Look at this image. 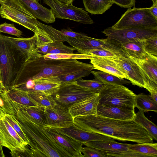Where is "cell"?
Listing matches in <instances>:
<instances>
[{
  "label": "cell",
  "mask_w": 157,
  "mask_h": 157,
  "mask_svg": "<svg viewBox=\"0 0 157 157\" xmlns=\"http://www.w3.org/2000/svg\"><path fill=\"white\" fill-rule=\"evenodd\" d=\"M88 69L95 68L91 64L76 59H44L35 52L24 58L10 87L20 88L29 81Z\"/></svg>",
  "instance_id": "6da1fadb"
},
{
  "label": "cell",
  "mask_w": 157,
  "mask_h": 157,
  "mask_svg": "<svg viewBox=\"0 0 157 157\" xmlns=\"http://www.w3.org/2000/svg\"><path fill=\"white\" fill-rule=\"evenodd\" d=\"M73 119L74 125L81 130L120 141L141 144L153 143V140L145 129L134 120H117L97 115L78 116Z\"/></svg>",
  "instance_id": "7a4b0ae2"
},
{
  "label": "cell",
  "mask_w": 157,
  "mask_h": 157,
  "mask_svg": "<svg viewBox=\"0 0 157 157\" xmlns=\"http://www.w3.org/2000/svg\"><path fill=\"white\" fill-rule=\"evenodd\" d=\"M4 103L3 112L16 118L29 142L30 157H62L61 149L49 139L43 126L17 108L11 99L5 100Z\"/></svg>",
  "instance_id": "3957f363"
},
{
  "label": "cell",
  "mask_w": 157,
  "mask_h": 157,
  "mask_svg": "<svg viewBox=\"0 0 157 157\" xmlns=\"http://www.w3.org/2000/svg\"><path fill=\"white\" fill-rule=\"evenodd\" d=\"M24 59L6 36L0 34V82L2 89L10 87Z\"/></svg>",
  "instance_id": "277c9868"
},
{
  "label": "cell",
  "mask_w": 157,
  "mask_h": 157,
  "mask_svg": "<svg viewBox=\"0 0 157 157\" xmlns=\"http://www.w3.org/2000/svg\"><path fill=\"white\" fill-rule=\"evenodd\" d=\"M98 94L99 103L101 104L135 111L136 94L123 85H104Z\"/></svg>",
  "instance_id": "5b68a950"
},
{
  "label": "cell",
  "mask_w": 157,
  "mask_h": 157,
  "mask_svg": "<svg viewBox=\"0 0 157 157\" xmlns=\"http://www.w3.org/2000/svg\"><path fill=\"white\" fill-rule=\"evenodd\" d=\"M116 29L128 28L141 29H157V19L148 8H128L119 20L113 26Z\"/></svg>",
  "instance_id": "8992f818"
},
{
  "label": "cell",
  "mask_w": 157,
  "mask_h": 157,
  "mask_svg": "<svg viewBox=\"0 0 157 157\" xmlns=\"http://www.w3.org/2000/svg\"><path fill=\"white\" fill-rule=\"evenodd\" d=\"M1 17L21 25L34 33L39 30L38 21L17 0H7L0 7Z\"/></svg>",
  "instance_id": "52a82bcc"
},
{
  "label": "cell",
  "mask_w": 157,
  "mask_h": 157,
  "mask_svg": "<svg viewBox=\"0 0 157 157\" xmlns=\"http://www.w3.org/2000/svg\"><path fill=\"white\" fill-rule=\"evenodd\" d=\"M98 93L79 85L75 81L61 84L52 96L57 104L68 108L74 104Z\"/></svg>",
  "instance_id": "ba28073f"
},
{
  "label": "cell",
  "mask_w": 157,
  "mask_h": 157,
  "mask_svg": "<svg viewBox=\"0 0 157 157\" xmlns=\"http://www.w3.org/2000/svg\"><path fill=\"white\" fill-rule=\"evenodd\" d=\"M102 33L110 41L120 47L121 44L123 43L157 37V29H116L111 27L105 29Z\"/></svg>",
  "instance_id": "9c48e42d"
},
{
  "label": "cell",
  "mask_w": 157,
  "mask_h": 157,
  "mask_svg": "<svg viewBox=\"0 0 157 157\" xmlns=\"http://www.w3.org/2000/svg\"><path fill=\"white\" fill-rule=\"evenodd\" d=\"M43 2L50 7L55 18L70 20L83 24L94 23L88 12L82 8L59 0H43Z\"/></svg>",
  "instance_id": "30bf717a"
},
{
  "label": "cell",
  "mask_w": 157,
  "mask_h": 157,
  "mask_svg": "<svg viewBox=\"0 0 157 157\" xmlns=\"http://www.w3.org/2000/svg\"><path fill=\"white\" fill-rule=\"evenodd\" d=\"M0 143L10 151L12 157H24L27 145L4 117L0 119Z\"/></svg>",
  "instance_id": "8fae6325"
},
{
  "label": "cell",
  "mask_w": 157,
  "mask_h": 157,
  "mask_svg": "<svg viewBox=\"0 0 157 157\" xmlns=\"http://www.w3.org/2000/svg\"><path fill=\"white\" fill-rule=\"evenodd\" d=\"M68 42L80 54H84L86 52L94 49H105L119 53L124 56H126L120 47L107 38L96 39L85 35L81 38L68 37Z\"/></svg>",
  "instance_id": "7c38bea8"
},
{
  "label": "cell",
  "mask_w": 157,
  "mask_h": 157,
  "mask_svg": "<svg viewBox=\"0 0 157 157\" xmlns=\"http://www.w3.org/2000/svg\"><path fill=\"white\" fill-rule=\"evenodd\" d=\"M44 110L47 122V128H65L74 125L73 118L67 108L57 104L53 107L44 108Z\"/></svg>",
  "instance_id": "4fadbf2b"
},
{
  "label": "cell",
  "mask_w": 157,
  "mask_h": 157,
  "mask_svg": "<svg viewBox=\"0 0 157 157\" xmlns=\"http://www.w3.org/2000/svg\"><path fill=\"white\" fill-rule=\"evenodd\" d=\"M120 67L125 73L127 79L134 85L145 88L146 82L141 68L129 57L122 56L107 57Z\"/></svg>",
  "instance_id": "5bb4252c"
},
{
  "label": "cell",
  "mask_w": 157,
  "mask_h": 157,
  "mask_svg": "<svg viewBox=\"0 0 157 157\" xmlns=\"http://www.w3.org/2000/svg\"><path fill=\"white\" fill-rule=\"evenodd\" d=\"M141 69L146 82L145 89L157 90V57L148 54L144 58L129 57Z\"/></svg>",
  "instance_id": "9a60e30c"
},
{
  "label": "cell",
  "mask_w": 157,
  "mask_h": 157,
  "mask_svg": "<svg viewBox=\"0 0 157 157\" xmlns=\"http://www.w3.org/2000/svg\"><path fill=\"white\" fill-rule=\"evenodd\" d=\"M56 131L82 143L95 141H115L113 139L103 135L79 129L74 124L65 128L53 129Z\"/></svg>",
  "instance_id": "2e32d148"
},
{
  "label": "cell",
  "mask_w": 157,
  "mask_h": 157,
  "mask_svg": "<svg viewBox=\"0 0 157 157\" xmlns=\"http://www.w3.org/2000/svg\"><path fill=\"white\" fill-rule=\"evenodd\" d=\"M44 128L55 141L68 152L72 157H84L81 151L82 143L60 134L53 129Z\"/></svg>",
  "instance_id": "e0dca14e"
},
{
  "label": "cell",
  "mask_w": 157,
  "mask_h": 157,
  "mask_svg": "<svg viewBox=\"0 0 157 157\" xmlns=\"http://www.w3.org/2000/svg\"><path fill=\"white\" fill-rule=\"evenodd\" d=\"M98 93L95 95L77 102L68 108L72 117L90 115H96L99 103Z\"/></svg>",
  "instance_id": "ac0fdd59"
},
{
  "label": "cell",
  "mask_w": 157,
  "mask_h": 157,
  "mask_svg": "<svg viewBox=\"0 0 157 157\" xmlns=\"http://www.w3.org/2000/svg\"><path fill=\"white\" fill-rule=\"evenodd\" d=\"M135 113V111L124 109L113 105L98 103L96 115L111 119L129 120H133Z\"/></svg>",
  "instance_id": "d6986e66"
},
{
  "label": "cell",
  "mask_w": 157,
  "mask_h": 157,
  "mask_svg": "<svg viewBox=\"0 0 157 157\" xmlns=\"http://www.w3.org/2000/svg\"><path fill=\"white\" fill-rule=\"evenodd\" d=\"M83 144L102 151L107 157H114L116 155L128 150L129 144L119 143L115 141H95L83 143Z\"/></svg>",
  "instance_id": "ffe728a7"
},
{
  "label": "cell",
  "mask_w": 157,
  "mask_h": 157,
  "mask_svg": "<svg viewBox=\"0 0 157 157\" xmlns=\"http://www.w3.org/2000/svg\"><path fill=\"white\" fill-rule=\"evenodd\" d=\"M60 85V82L40 78L29 81L21 87L17 88L41 92L52 95L57 91Z\"/></svg>",
  "instance_id": "44dd1931"
},
{
  "label": "cell",
  "mask_w": 157,
  "mask_h": 157,
  "mask_svg": "<svg viewBox=\"0 0 157 157\" xmlns=\"http://www.w3.org/2000/svg\"><path fill=\"white\" fill-rule=\"evenodd\" d=\"M90 62L95 70H99L127 79L125 72L113 61L107 57L93 56Z\"/></svg>",
  "instance_id": "7402d4cb"
},
{
  "label": "cell",
  "mask_w": 157,
  "mask_h": 157,
  "mask_svg": "<svg viewBox=\"0 0 157 157\" xmlns=\"http://www.w3.org/2000/svg\"><path fill=\"white\" fill-rule=\"evenodd\" d=\"M15 49L24 57L36 52V37L35 34L30 37H13L6 36Z\"/></svg>",
  "instance_id": "603a6c76"
},
{
  "label": "cell",
  "mask_w": 157,
  "mask_h": 157,
  "mask_svg": "<svg viewBox=\"0 0 157 157\" xmlns=\"http://www.w3.org/2000/svg\"><path fill=\"white\" fill-rule=\"evenodd\" d=\"M8 96L13 101L21 105L31 106H39L37 103L29 95L26 90L9 87L3 89Z\"/></svg>",
  "instance_id": "cb8c5ba5"
},
{
  "label": "cell",
  "mask_w": 157,
  "mask_h": 157,
  "mask_svg": "<svg viewBox=\"0 0 157 157\" xmlns=\"http://www.w3.org/2000/svg\"><path fill=\"white\" fill-rule=\"evenodd\" d=\"M63 42L60 41H54L44 46L36 48V52L45 55L47 54H58L72 53L76 50L74 48L65 45Z\"/></svg>",
  "instance_id": "d4e9b609"
},
{
  "label": "cell",
  "mask_w": 157,
  "mask_h": 157,
  "mask_svg": "<svg viewBox=\"0 0 157 157\" xmlns=\"http://www.w3.org/2000/svg\"><path fill=\"white\" fill-rule=\"evenodd\" d=\"M143 41L137 40L121 44L120 48L128 57L142 59L147 54L143 48Z\"/></svg>",
  "instance_id": "484cf974"
},
{
  "label": "cell",
  "mask_w": 157,
  "mask_h": 157,
  "mask_svg": "<svg viewBox=\"0 0 157 157\" xmlns=\"http://www.w3.org/2000/svg\"><path fill=\"white\" fill-rule=\"evenodd\" d=\"M12 101L17 108L34 119L41 125L44 127H47V122L44 108L39 106H31L24 105Z\"/></svg>",
  "instance_id": "4316f807"
},
{
  "label": "cell",
  "mask_w": 157,
  "mask_h": 157,
  "mask_svg": "<svg viewBox=\"0 0 157 157\" xmlns=\"http://www.w3.org/2000/svg\"><path fill=\"white\" fill-rule=\"evenodd\" d=\"M86 10L91 14H100L109 9L114 4L112 0H83Z\"/></svg>",
  "instance_id": "83f0119b"
},
{
  "label": "cell",
  "mask_w": 157,
  "mask_h": 157,
  "mask_svg": "<svg viewBox=\"0 0 157 157\" xmlns=\"http://www.w3.org/2000/svg\"><path fill=\"white\" fill-rule=\"evenodd\" d=\"M135 106L144 112L149 111L157 112V102L149 94L142 93L136 95Z\"/></svg>",
  "instance_id": "f1b7e54d"
},
{
  "label": "cell",
  "mask_w": 157,
  "mask_h": 157,
  "mask_svg": "<svg viewBox=\"0 0 157 157\" xmlns=\"http://www.w3.org/2000/svg\"><path fill=\"white\" fill-rule=\"evenodd\" d=\"M144 113L139 110L135 113L133 120L145 129L153 140L157 141V126L145 116Z\"/></svg>",
  "instance_id": "f546056e"
},
{
  "label": "cell",
  "mask_w": 157,
  "mask_h": 157,
  "mask_svg": "<svg viewBox=\"0 0 157 157\" xmlns=\"http://www.w3.org/2000/svg\"><path fill=\"white\" fill-rule=\"evenodd\" d=\"M128 149L129 151L145 155L147 157H157V143L129 144Z\"/></svg>",
  "instance_id": "4dcf8cb0"
},
{
  "label": "cell",
  "mask_w": 157,
  "mask_h": 157,
  "mask_svg": "<svg viewBox=\"0 0 157 157\" xmlns=\"http://www.w3.org/2000/svg\"><path fill=\"white\" fill-rule=\"evenodd\" d=\"M91 73L94 75L95 78L101 82L104 85L115 84L123 85L131 83L129 80L100 71H95L92 70Z\"/></svg>",
  "instance_id": "1f68e13d"
},
{
  "label": "cell",
  "mask_w": 157,
  "mask_h": 157,
  "mask_svg": "<svg viewBox=\"0 0 157 157\" xmlns=\"http://www.w3.org/2000/svg\"><path fill=\"white\" fill-rule=\"evenodd\" d=\"M26 90L29 97L34 100L39 106L44 108L52 107L57 104L52 95L39 91Z\"/></svg>",
  "instance_id": "d6a6232c"
},
{
  "label": "cell",
  "mask_w": 157,
  "mask_h": 157,
  "mask_svg": "<svg viewBox=\"0 0 157 157\" xmlns=\"http://www.w3.org/2000/svg\"><path fill=\"white\" fill-rule=\"evenodd\" d=\"M91 70H84L58 76H51L42 78L47 80L56 82H59L61 84L71 82L88 76L91 73Z\"/></svg>",
  "instance_id": "836d02e7"
},
{
  "label": "cell",
  "mask_w": 157,
  "mask_h": 157,
  "mask_svg": "<svg viewBox=\"0 0 157 157\" xmlns=\"http://www.w3.org/2000/svg\"><path fill=\"white\" fill-rule=\"evenodd\" d=\"M39 28L44 30L54 42L60 41L68 42V37L65 36L60 30H58L50 25L38 21Z\"/></svg>",
  "instance_id": "e575fe53"
},
{
  "label": "cell",
  "mask_w": 157,
  "mask_h": 157,
  "mask_svg": "<svg viewBox=\"0 0 157 157\" xmlns=\"http://www.w3.org/2000/svg\"><path fill=\"white\" fill-rule=\"evenodd\" d=\"M44 59H90L93 56L80 53H64L58 54H47L43 55Z\"/></svg>",
  "instance_id": "d590c367"
},
{
  "label": "cell",
  "mask_w": 157,
  "mask_h": 157,
  "mask_svg": "<svg viewBox=\"0 0 157 157\" xmlns=\"http://www.w3.org/2000/svg\"><path fill=\"white\" fill-rule=\"evenodd\" d=\"M3 117L10 124L24 141L27 145H29L30 143L28 139L19 125L16 118L13 115L7 113H5Z\"/></svg>",
  "instance_id": "8d00e7d4"
},
{
  "label": "cell",
  "mask_w": 157,
  "mask_h": 157,
  "mask_svg": "<svg viewBox=\"0 0 157 157\" xmlns=\"http://www.w3.org/2000/svg\"><path fill=\"white\" fill-rule=\"evenodd\" d=\"M76 82L79 85L98 93L99 92L104 85L102 82L95 78L89 80H84L81 78L77 80Z\"/></svg>",
  "instance_id": "74e56055"
},
{
  "label": "cell",
  "mask_w": 157,
  "mask_h": 157,
  "mask_svg": "<svg viewBox=\"0 0 157 157\" xmlns=\"http://www.w3.org/2000/svg\"><path fill=\"white\" fill-rule=\"evenodd\" d=\"M143 48L147 53L157 57V37L149 38L144 40Z\"/></svg>",
  "instance_id": "f35d334b"
},
{
  "label": "cell",
  "mask_w": 157,
  "mask_h": 157,
  "mask_svg": "<svg viewBox=\"0 0 157 157\" xmlns=\"http://www.w3.org/2000/svg\"><path fill=\"white\" fill-rule=\"evenodd\" d=\"M84 54L100 57H112L122 56L121 54L105 49H94L86 52Z\"/></svg>",
  "instance_id": "ab89813d"
},
{
  "label": "cell",
  "mask_w": 157,
  "mask_h": 157,
  "mask_svg": "<svg viewBox=\"0 0 157 157\" xmlns=\"http://www.w3.org/2000/svg\"><path fill=\"white\" fill-rule=\"evenodd\" d=\"M0 33L13 35L20 37L22 34V31L16 28L13 24L5 22L0 24Z\"/></svg>",
  "instance_id": "60d3db41"
},
{
  "label": "cell",
  "mask_w": 157,
  "mask_h": 157,
  "mask_svg": "<svg viewBox=\"0 0 157 157\" xmlns=\"http://www.w3.org/2000/svg\"><path fill=\"white\" fill-rule=\"evenodd\" d=\"M34 33L36 34V48L54 42L47 34L40 28H39L38 31Z\"/></svg>",
  "instance_id": "b9f144b4"
},
{
  "label": "cell",
  "mask_w": 157,
  "mask_h": 157,
  "mask_svg": "<svg viewBox=\"0 0 157 157\" xmlns=\"http://www.w3.org/2000/svg\"><path fill=\"white\" fill-rule=\"evenodd\" d=\"M81 151L84 157H107L106 155L102 151L89 147L86 146L84 147H82Z\"/></svg>",
  "instance_id": "7bdbcfd3"
},
{
  "label": "cell",
  "mask_w": 157,
  "mask_h": 157,
  "mask_svg": "<svg viewBox=\"0 0 157 157\" xmlns=\"http://www.w3.org/2000/svg\"><path fill=\"white\" fill-rule=\"evenodd\" d=\"M114 4L120 6L128 9L134 7L135 4V0H112Z\"/></svg>",
  "instance_id": "ee69618b"
},
{
  "label": "cell",
  "mask_w": 157,
  "mask_h": 157,
  "mask_svg": "<svg viewBox=\"0 0 157 157\" xmlns=\"http://www.w3.org/2000/svg\"><path fill=\"white\" fill-rule=\"evenodd\" d=\"M60 31L66 36L71 38H78L83 37L85 34L75 32L68 28L61 29Z\"/></svg>",
  "instance_id": "f6af8a7d"
},
{
  "label": "cell",
  "mask_w": 157,
  "mask_h": 157,
  "mask_svg": "<svg viewBox=\"0 0 157 157\" xmlns=\"http://www.w3.org/2000/svg\"><path fill=\"white\" fill-rule=\"evenodd\" d=\"M114 157H147L145 155L136 153L129 150L121 152L116 155Z\"/></svg>",
  "instance_id": "bcb514c9"
},
{
  "label": "cell",
  "mask_w": 157,
  "mask_h": 157,
  "mask_svg": "<svg viewBox=\"0 0 157 157\" xmlns=\"http://www.w3.org/2000/svg\"><path fill=\"white\" fill-rule=\"evenodd\" d=\"M152 0L153 2V5L148 9L151 13L157 19V0Z\"/></svg>",
  "instance_id": "7dc6e473"
},
{
  "label": "cell",
  "mask_w": 157,
  "mask_h": 157,
  "mask_svg": "<svg viewBox=\"0 0 157 157\" xmlns=\"http://www.w3.org/2000/svg\"><path fill=\"white\" fill-rule=\"evenodd\" d=\"M60 2L68 4H72L75 0H59Z\"/></svg>",
  "instance_id": "c3c4849f"
},
{
  "label": "cell",
  "mask_w": 157,
  "mask_h": 157,
  "mask_svg": "<svg viewBox=\"0 0 157 157\" xmlns=\"http://www.w3.org/2000/svg\"><path fill=\"white\" fill-rule=\"evenodd\" d=\"M2 147V146L0 143V157H5L3 151Z\"/></svg>",
  "instance_id": "681fc988"
},
{
  "label": "cell",
  "mask_w": 157,
  "mask_h": 157,
  "mask_svg": "<svg viewBox=\"0 0 157 157\" xmlns=\"http://www.w3.org/2000/svg\"><path fill=\"white\" fill-rule=\"evenodd\" d=\"M4 105V102L2 99L0 98V107H2Z\"/></svg>",
  "instance_id": "f907efd6"
},
{
  "label": "cell",
  "mask_w": 157,
  "mask_h": 157,
  "mask_svg": "<svg viewBox=\"0 0 157 157\" xmlns=\"http://www.w3.org/2000/svg\"><path fill=\"white\" fill-rule=\"evenodd\" d=\"M5 114V113L4 112H0V119L4 117Z\"/></svg>",
  "instance_id": "816d5d0a"
},
{
  "label": "cell",
  "mask_w": 157,
  "mask_h": 157,
  "mask_svg": "<svg viewBox=\"0 0 157 157\" xmlns=\"http://www.w3.org/2000/svg\"><path fill=\"white\" fill-rule=\"evenodd\" d=\"M7 0H0V4H2L5 3Z\"/></svg>",
  "instance_id": "f5cc1de1"
},
{
  "label": "cell",
  "mask_w": 157,
  "mask_h": 157,
  "mask_svg": "<svg viewBox=\"0 0 157 157\" xmlns=\"http://www.w3.org/2000/svg\"><path fill=\"white\" fill-rule=\"evenodd\" d=\"M0 112H3V111H2V108L1 107H0Z\"/></svg>",
  "instance_id": "db71d44e"
},
{
  "label": "cell",
  "mask_w": 157,
  "mask_h": 157,
  "mask_svg": "<svg viewBox=\"0 0 157 157\" xmlns=\"http://www.w3.org/2000/svg\"><path fill=\"white\" fill-rule=\"evenodd\" d=\"M0 88H2V87H1V85L0 82Z\"/></svg>",
  "instance_id": "11a10c76"
},
{
  "label": "cell",
  "mask_w": 157,
  "mask_h": 157,
  "mask_svg": "<svg viewBox=\"0 0 157 157\" xmlns=\"http://www.w3.org/2000/svg\"><path fill=\"white\" fill-rule=\"evenodd\" d=\"M35 0V1H39V0Z\"/></svg>",
  "instance_id": "9f6ffc18"
}]
</instances>
